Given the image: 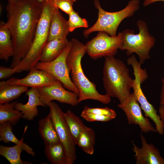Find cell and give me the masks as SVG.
Returning <instances> with one entry per match:
<instances>
[{"mask_svg":"<svg viewBox=\"0 0 164 164\" xmlns=\"http://www.w3.org/2000/svg\"><path fill=\"white\" fill-rule=\"evenodd\" d=\"M38 0L8 2L6 24L11 34L14 54L10 67L17 66L26 56L32 44L43 9Z\"/></svg>","mask_w":164,"mask_h":164,"instance_id":"cell-1","label":"cell"},{"mask_svg":"<svg viewBox=\"0 0 164 164\" xmlns=\"http://www.w3.org/2000/svg\"><path fill=\"white\" fill-rule=\"evenodd\" d=\"M70 41L71 46L67 58V63L70 72L71 80L79 91V102L91 99L104 104H109L111 101V97L106 94H100L95 84L88 79L83 72L81 61L86 53L85 44L75 38Z\"/></svg>","mask_w":164,"mask_h":164,"instance_id":"cell-2","label":"cell"},{"mask_svg":"<svg viewBox=\"0 0 164 164\" xmlns=\"http://www.w3.org/2000/svg\"><path fill=\"white\" fill-rule=\"evenodd\" d=\"M133 80L122 61L113 56L105 57L103 82L106 94L117 98L120 103L123 102L131 94Z\"/></svg>","mask_w":164,"mask_h":164,"instance_id":"cell-3","label":"cell"},{"mask_svg":"<svg viewBox=\"0 0 164 164\" xmlns=\"http://www.w3.org/2000/svg\"><path fill=\"white\" fill-rule=\"evenodd\" d=\"M43 2V9L30 49L19 64L13 68L14 73L29 71L40 61L43 50L48 42L51 17L55 7L53 0Z\"/></svg>","mask_w":164,"mask_h":164,"instance_id":"cell-4","label":"cell"},{"mask_svg":"<svg viewBox=\"0 0 164 164\" xmlns=\"http://www.w3.org/2000/svg\"><path fill=\"white\" fill-rule=\"evenodd\" d=\"M95 8L98 11V17L96 22L92 26L84 30V36L87 38L93 32H104L110 36L116 35L120 24L125 19L132 16L139 8L140 0H130L122 9L115 12H108L103 9L99 0H94Z\"/></svg>","mask_w":164,"mask_h":164,"instance_id":"cell-5","label":"cell"},{"mask_svg":"<svg viewBox=\"0 0 164 164\" xmlns=\"http://www.w3.org/2000/svg\"><path fill=\"white\" fill-rule=\"evenodd\" d=\"M139 30L135 34L133 30L126 29L122 32V41L119 48L125 50L127 55L136 54L141 64L149 59V52L155 45V39L149 33L146 23L141 20L136 22Z\"/></svg>","mask_w":164,"mask_h":164,"instance_id":"cell-6","label":"cell"},{"mask_svg":"<svg viewBox=\"0 0 164 164\" xmlns=\"http://www.w3.org/2000/svg\"><path fill=\"white\" fill-rule=\"evenodd\" d=\"M127 63L132 66L134 71L135 78L133 79L132 88L134 96L143 111L145 117L149 118L155 124L157 132L159 134L163 135L164 125L159 115L157 114L156 110L147 100L141 88V84L148 77L146 71L141 68L142 64L136 57L130 58Z\"/></svg>","mask_w":164,"mask_h":164,"instance_id":"cell-7","label":"cell"},{"mask_svg":"<svg viewBox=\"0 0 164 164\" xmlns=\"http://www.w3.org/2000/svg\"><path fill=\"white\" fill-rule=\"evenodd\" d=\"M71 46L70 40L67 47L56 58L48 62L39 61L35 67L48 73L61 82L65 88L79 95V91L71 80L70 76V72L67 63V58Z\"/></svg>","mask_w":164,"mask_h":164,"instance_id":"cell-8","label":"cell"},{"mask_svg":"<svg viewBox=\"0 0 164 164\" xmlns=\"http://www.w3.org/2000/svg\"><path fill=\"white\" fill-rule=\"evenodd\" d=\"M47 106L60 140L65 149L67 164H73L77 159L76 144L63 116V112L56 103L51 101Z\"/></svg>","mask_w":164,"mask_h":164,"instance_id":"cell-9","label":"cell"},{"mask_svg":"<svg viewBox=\"0 0 164 164\" xmlns=\"http://www.w3.org/2000/svg\"><path fill=\"white\" fill-rule=\"evenodd\" d=\"M121 32L115 36L104 32H98L97 36L85 44L86 53L94 60L107 56H114L122 41Z\"/></svg>","mask_w":164,"mask_h":164,"instance_id":"cell-10","label":"cell"},{"mask_svg":"<svg viewBox=\"0 0 164 164\" xmlns=\"http://www.w3.org/2000/svg\"><path fill=\"white\" fill-rule=\"evenodd\" d=\"M118 106L125 113L129 125H138L141 131L144 133L157 132L148 118L142 115L141 108L133 92L124 101L120 103Z\"/></svg>","mask_w":164,"mask_h":164,"instance_id":"cell-11","label":"cell"},{"mask_svg":"<svg viewBox=\"0 0 164 164\" xmlns=\"http://www.w3.org/2000/svg\"><path fill=\"white\" fill-rule=\"evenodd\" d=\"M62 84L60 83L37 88L40 99L44 104L47 106L53 100L73 106L78 104V95L66 90Z\"/></svg>","mask_w":164,"mask_h":164,"instance_id":"cell-12","label":"cell"},{"mask_svg":"<svg viewBox=\"0 0 164 164\" xmlns=\"http://www.w3.org/2000/svg\"><path fill=\"white\" fill-rule=\"evenodd\" d=\"M5 82L9 84H17L37 88L61 83L48 73L35 67L31 69L23 78L12 77Z\"/></svg>","mask_w":164,"mask_h":164,"instance_id":"cell-13","label":"cell"},{"mask_svg":"<svg viewBox=\"0 0 164 164\" xmlns=\"http://www.w3.org/2000/svg\"><path fill=\"white\" fill-rule=\"evenodd\" d=\"M142 147L137 146L132 141L133 151L135 153L136 164H164V158L159 149L153 144L148 143L141 133Z\"/></svg>","mask_w":164,"mask_h":164,"instance_id":"cell-14","label":"cell"},{"mask_svg":"<svg viewBox=\"0 0 164 164\" xmlns=\"http://www.w3.org/2000/svg\"><path fill=\"white\" fill-rule=\"evenodd\" d=\"M26 94L28 97V102L26 104L17 102L15 104V109L22 113V118L29 121H32L39 114L37 107L40 106H47L40 99L37 88H31L26 92Z\"/></svg>","mask_w":164,"mask_h":164,"instance_id":"cell-15","label":"cell"},{"mask_svg":"<svg viewBox=\"0 0 164 164\" xmlns=\"http://www.w3.org/2000/svg\"><path fill=\"white\" fill-rule=\"evenodd\" d=\"M59 9L54 7L51 17L48 41L56 39L67 38L70 32L67 21Z\"/></svg>","mask_w":164,"mask_h":164,"instance_id":"cell-16","label":"cell"},{"mask_svg":"<svg viewBox=\"0 0 164 164\" xmlns=\"http://www.w3.org/2000/svg\"><path fill=\"white\" fill-rule=\"evenodd\" d=\"M38 131L45 146L60 142L49 113L39 121Z\"/></svg>","mask_w":164,"mask_h":164,"instance_id":"cell-17","label":"cell"},{"mask_svg":"<svg viewBox=\"0 0 164 164\" xmlns=\"http://www.w3.org/2000/svg\"><path fill=\"white\" fill-rule=\"evenodd\" d=\"M69 42L67 38L48 41L43 50L39 61L48 62L56 58L66 48Z\"/></svg>","mask_w":164,"mask_h":164,"instance_id":"cell-18","label":"cell"},{"mask_svg":"<svg viewBox=\"0 0 164 164\" xmlns=\"http://www.w3.org/2000/svg\"><path fill=\"white\" fill-rule=\"evenodd\" d=\"M14 54L12 37L6 23H0V59L7 61Z\"/></svg>","mask_w":164,"mask_h":164,"instance_id":"cell-19","label":"cell"},{"mask_svg":"<svg viewBox=\"0 0 164 164\" xmlns=\"http://www.w3.org/2000/svg\"><path fill=\"white\" fill-rule=\"evenodd\" d=\"M28 87L17 84L10 85L5 81L0 82V104L10 102L18 98L22 93L26 92Z\"/></svg>","mask_w":164,"mask_h":164,"instance_id":"cell-20","label":"cell"},{"mask_svg":"<svg viewBox=\"0 0 164 164\" xmlns=\"http://www.w3.org/2000/svg\"><path fill=\"white\" fill-rule=\"evenodd\" d=\"M12 125L11 123L9 121L0 125V141L5 143L11 142L15 144L21 145L22 146L24 151L31 155L34 156L35 152L32 148L23 142V138L19 140L14 135L12 132Z\"/></svg>","mask_w":164,"mask_h":164,"instance_id":"cell-21","label":"cell"},{"mask_svg":"<svg viewBox=\"0 0 164 164\" xmlns=\"http://www.w3.org/2000/svg\"><path fill=\"white\" fill-rule=\"evenodd\" d=\"M44 154L48 161L52 164H67L65 149L61 142L45 146Z\"/></svg>","mask_w":164,"mask_h":164,"instance_id":"cell-22","label":"cell"},{"mask_svg":"<svg viewBox=\"0 0 164 164\" xmlns=\"http://www.w3.org/2000/svg\"><path fill=\"white\" fill-rule=\"evenodd\" d=\"M17 102L15 101L10 103L0 104V125L9 121L14 125L22 118V113L15 108Z\"/></svg>","mask_w":164,"mask_h":164,"instance_id":"cell-23","label":"cell"},{"mask_svg":"<svg viewBox=\"0 0 164 164\" xmlns=\"http://www.w3.org/2000/svg\"><path fill=\"white\" fill-rule=\"evenodd\" d=\"M95 134L94 130L86 126L81 132L77 145L85 153L92 155L94 152Z\"/></svg>","mask_w":164,"mask_h":164,"instance_id":"cell-24","label":"cell"},{"mask_svg":"<svg viewBox=\"0 0 164 164\" xmlns=\"http://www.w3.org/2000/svg\"><path fill=\"white\" fill-rule=\"evenodd\" d=\"M63 116L76 145L80 135L85 125L78 116L68 110L63 112Z\"/></svg>","mask_w":164,"mask_h":164,"instance_id":"cell-25","label":"cell"},{"mask_svg":"<svg viewBox=\"0 0 164 164\" xmlns=\"http://www.w3.org/2000/svg\"><path fill=\"white\" fill-rule=\"evenodd\" d=\"M24 151L22 146L15 144L12 147L2 145L0 146V155L7 159L11 164H30V162L22 160L20 157L22 152Z\"/></svg>","mask_w":164,"mask_h":164,"instance_id":"cell-26","label":"cell"},{"mask_svg":"<svg viewBox=\"0 0 164 164\" xmlns=\"http://www.w3.org/2000/svg\"><path fill=\"white\" fill-rule=\"evenodd\" d=\"M69 15V19L67 20L70 32L73 31L76 29L88 26V22L84 18H81L78 13L74 10Z\"/></svg>","mask_w":164,"mask_h":164,"instance_id":"cell-27","label":"cell"},{"mask_svg":"<svg viewBox=\"0 0 164 164\" xmlns=\"http://www.w3.org/2000/svg\"><path fill=\"white\" fill-rule=\"evenodd\" d=\"M82 111L90 113L110 116L114 119L117 115V113L114 110L107 107L104 108H91L86 106L84 107Z\"/></svg>","mask_w":164,"mask_h":164,"instance_id":"cell-28","label":"cell"},{"mask_svg":"<svg viewBox=\"0 0 164 164\" xmlns=\"http://www.w3.org/2000/svg\"><path fill=\"white\" fill-rule=\"evenodd\" d=\"M80 116L83 119L88 122L98 121L106 122L114 119L110 116L90 113L83 111H82Z\"/></svg>","mask_w":164,"mask_h":164,"instance_id":"cell-29","label":"cell"},{"mask_svg":"<svg viewBox=\"0 0 164 164\" xmlns=\"http://www.w3.org/2000/svg\"><path fill=\"white\" fill-rule=\"evenodd\" d=\"M55 6L67 14L69 15L74 10L73 6L74 3L71 0H53Z\"/></svg>","mask_w":164,"mask_h":164,"instance_id":"cell-30","label":"cell"},{"mask_svg":"<svg viewBox=\"0 0 164 164\" xmlns=\"http://www.w3.org/2000/svg\"><path fill=\"white\" fill-rule=\"evenodd\" d=\"M13 68L0 67V79H3L11 77L14 74Z\"/></svg>","mask_w":164,"mask_h":164,"instance_id":"cell-31","label":"cell"},{"mask_svg":"<svg viewBox=\"0 0 164 164\" xmlns=\"http://www.w3.org/2000/svg\"><path fill=\"white\" fill-rule=\"evenodd\" d=\"M162 86L160 96L159 104H164V76L162 79Z\"/></svg>","mask_w":164,"mask_h":164,"instance_id":"cell-32","label":"cell"},{"mask_svg":"<svg viewBox=\"0 0 164 164\" xmlns=\"http://www.w3.org/2000/svg\"><path fill=\"white\" fill-rule=\"evenodd\" d=\"M159 112L161 119L164 125V104L160 105Z\"/></svg>","mask_w":164,"mask_h":164,"instance_id":"cell-33","label":"cell"},{"mask_svg":"<svg viewBox=\"0 0 164 164\" xmlns=\"http://www.w3.org/2000/svg\"><path fill=\"white\" fill-rule=\"evenodd\" d=\"M159 1H164V0H144L143 5L144 7H146L154 2Z\"/></svg>","mask_w":164,"mask_h":164,"instance_id":"cell-34","label":"cell"},{"mask_svg":"<svg viewBox=\"0 0 164 164\" xmlns=\"http://www.w3.org/2000/svg\"><path fill=\"white\" fill-rule=\"evenodd\" d=\"M7 1H8V2H13V1H15L16 0H7ZM39 0V1L40 2H44V1H49L50 0Z\"/></svg>","mask_w":164,"mask_h":164,"instance_id":"cell-35","label":"cell"},{"mask_svg":"<svg viewBox=\"0 0 164 164\" xmlns=\"http://www.w3.org/2000/svg\"><path fill=\"white\" fill-rule=\"evenodd\" d=\"M73 2H76L77 0H71Z\"/></svg>","mask_w":164,"mask_h":164,"instance_id":"cell-36","label":"cell"}]
</instances>
